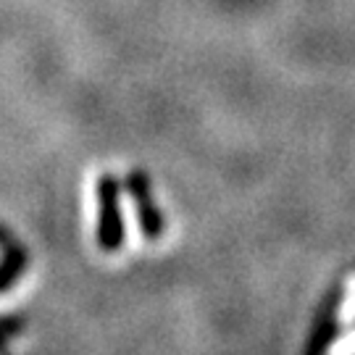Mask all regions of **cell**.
<instances>
[{"instance_id": "6da1fadb", "label": "cell", "mask_w": 355, "mask_h": 355, "mask_svg": "<svg viewBox=\"0 0 355 355\" xmlns=\"http://www.w3.org/2000/svg\"><path fill=\"white\" fill-rule=\"evenodd\" d=\"M121 242V221L116 208V182L111 177L101 182V245L116 250Z\"/></svg>"}, {"instance_id": "7a4b0ae2", "label": "cell", "mask_w": 355, "mask_h": 355, "mask_svg": "<svg viewBox=\"0 0 355 355\" xmlns=\"http://www.w3.org/2000/svg\"><path fill=\"white\" fill-rule=\"evenodd\" d=\"M129 184H132V195H135V200H137V208H140L145 234H148V237H158V232H161V218H158L155 208H153V200L148 198V184H145L142 174H132Z\"/></svg>"}, {"instance_id": "3957f363", "label": "cell", "mask_w": 355, "mask_h": 355, "mask_svg": "<svg viewBox=\"0 0 355 355\" xmlns=\"http://www.w3.org/2000/svg\"><path fill=\"white\" fill-rule=\"evenodd\" d=\"M355 316V277L350 279V290H347V300H345V308H343V318L345 321H350Z\"/></svg>"}]
</instances>
